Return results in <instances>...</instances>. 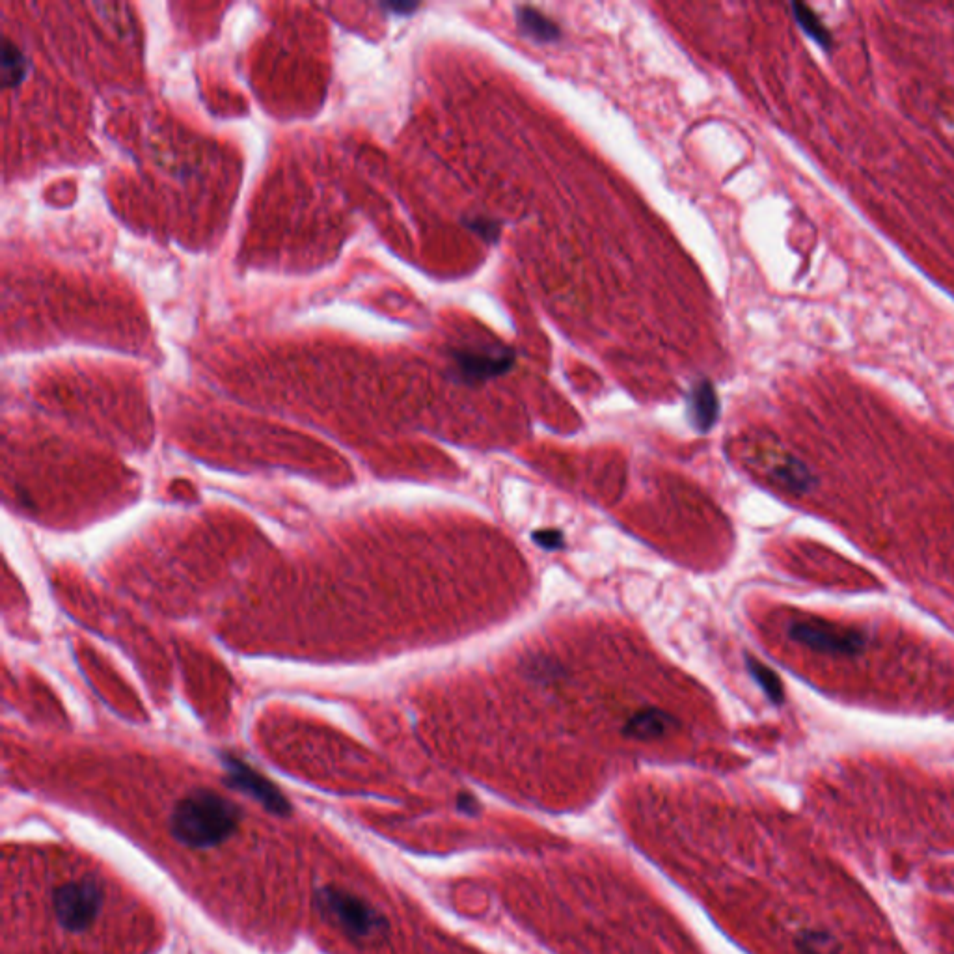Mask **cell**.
Listing matches in <instances>:
<instances>
[{
	"label": "cell",
	"mask_w": 954,
	"mask_h": 954,
	"mask_svg": "<svg viewBox=\"0 0 954 954\" xmlns=\"http://www.w3.org/2000/svg\"><path fill=\"white\" fill-rule=\"evenodd\" d=\"M792 14H794L796 23L802 27V30L811 40L818 43L820 47H824V49H830L832 34H830L828 28L824 27V23L818 19V15L809 6L794 2L792 4Z\"/></svg>",
	"instance_id": "11"
},
{
	"label": "cell",
	"mask_w": 954,
	"mask_h": 954,
	"mask_svg": "<svg viewBox=\"0 0 954 954\" xmlns=\"http://www.w3.org/2000/svg\"><path fill=\"white\" fill-rule=\"evenodd\" d=\"M515 17H517L518 28L533 40L548 43V41L559 40V36H561L558 25L552 19H548L546 15L537 12L535 8L518 6Z\"/></svg>",
	"instance_id": "9"
},
{
	"label": "cell",
	"mask_w": 954,
	"mask_h": 954,
	"mask_svg": "<svg viewBox=\"0 0 954 954\" xmlns=\"http://www.w3.org/2000/svg\"><path fill=\"white\" fill-rule=\"evenodd\" d=\"M796 949L802 954H839L841 945L824 930H804L796 936Z\"/></svg>",
	"instance_id": "12"
},
{
	"label": "cell",
	"mask_w": 954,
	"mask_h": 954,
	"mask_svg": "<svg viewBox=\"0 0 954 954\" xmlns=\"http://www.w3.org/2000/svg\"><path fill=\"white\" fill-rule=\"evenodd\" d=\"M459 809L464 811L466 815H474V813H477V809H479V804H477L472 796L461 794V796H459Z\"/></svg>",
	"instance_id": "16"
},
{
	"label": "cell",
	"mask_w": 954,
	"mask_h": 954,
	"mask_svg": "<svg viewBox=\"0 0 954 954\" xmlns=\"http://www.w3.org/2000/svg\"><path fill=\"white\" fill-rule=\"evenodd\" d=\"M386 8H390V10H394V12L410 14L412 10L418 8V4H414V2H390V4H386Z\"/></svg>",
	"instance_id": "17"
},
{
	"label": "cell",
	"mask_w": 954,
	"mask_h": 954,
	"mask_svg": "<svg viewBox=\"0 0 954 954\" xmlns=\"http://www.w3.org/2000/svg\"><path fill=\"white\" fill-rule=\"evenodd\" d=\"M43 867L28 874L32 882L17 891L14 908L30 914L32 934L45 938V951L58 954H109L123 936L131 910L120 889L96 867L79 859L45 856Z\"/></svg>",
	"instance_id": "1"
},
{
	"label": "cell",
	"mask_w": 954,
	"mask_h": 954,
	"mask_svg": "<svg viewBox=\"0 0 954 954\" xmlns=\"http://www.w3.org/2000/svg\"><path fill=\"white\" fill-rule=\"evenodd\" d=\"M677 727V720L662 710H645L636 714L625 727V735L638 740L662 738Z\"/></svg>",
	"instance_id": "8"
},
{
	"label": "cell",
	"mask_w": 954,
	"mask_h": 954,
	"mask_svg": "<svg viewBox=\"0 0 954 954\" xmlns=\"http://www.w3.org/2000/svg\"><path fill=\"white\" fill-rule=\"evenodd\" d=\"M748 669H750L751 677L763 688L764 694L770 697V701L774 705H781L783 699H785V692H783V684L779 681L776 673L772 669L766 668L761 662L753 660V658H748Z\"/></svg>",
	"instance_id": "13"
},
{
	"label": "cell",
	"mask_w": 954,
	"mask_h": 954,
	"mask_svg": "<svg viewBox=\"0 0 954 954\" xmlns=\"http://www.w3.org/2000/svg\"><path fill=\"white\" fill-rule=\"evenodd\" d=\"M319 912L349 940H375L386 932V921L368 900L338 887H325L317 897Z\"/></svg>",
	"instance_id": "3"
},
{
	"label": "cell",
	"mask_w": 954,
	"mask_h": 954,
	"mask_svg": "<svg viewBox=\"0 0 954 954\" xmlns=\"http://www.w3.org/2000/svg\"><path fill=\"white\" fill-rule=\"evenodd\" d=\"M226 766H228L233 787L250 792L254 798H258L263 804L269 805L271 809H276V811L284 809L282 796L278 794V791L274 789L269 781H265L254 770H250L246 764L237 761V759H232V757H226Z\"/></svg>",
	"instance_id": "6"
},
{
	"label": "cell",
	"mask_w": 954,
	"mask_h": 954,
	"mask_svg": "<svg viewBox=\"0 0 954 954\" xmlns=\"http://www.w3.org/2000/svg\"><path fill=\"white\" fill-rule=\"evenodd\" d=\"M690 412H692V422L701 433H707L716 423L720 414V403H718V396L712 382H697L692 388Z\"/></svg>",
	"instance_id": "7"
},
{
	"label": "cell",
	"mask_w": 954,
	"mask_h": 954,
	"mask_svg": "<svg viewBox=\"0 0 954 954\" xmlns=\"http://www.w3.org/2000/svg\"><path fill=\"white\" fill-rule=\"evenodd\" d=\"M453 362L459 377L466 382H483L505 375L515 366V351L507 347L492 349H455Z\"/></svg>",
	"instance_id": "5"
},
{
	"label": "cell",
	"mask_w": 954,
	"mask_h": 954,
	"mask_svg": "<svg viewBox=\"0 0 954 954\" xmlns=\"http://www.w3.org/2000/svg\"><path fill=\"white\" fill-rule=\"evenodd\" d=\"M166 830L185 850L215 852L241 835L243 815L219 792L196 789L174 805Z\"/></svg>",
	"instance_id": "2"
},
{
	"label": "cell",
	"mask_w": 954,
	"mask_h": 954,
	"mask_svg": "<svg viewBox=\"0 0 954 954\" xmlns=\"http://www.w3.org/2000/svg\"><path fill=\"white\" fill-rule=\"evenodd\" d=\"M535 543L543 548H548V550H554V548H559L563 545V535L561 532H556V530H541V532L535 533L533 535Z\"/></svg>",
	"instance_id": "15"
},
{
	"label": "cell",
	"mask_w": 954,
	"mask_h": 954,
	"mask_svg": "<svg viewBox=\"0 0 954 954\" xmlns=\"http://www.w3.org/2000/svg\"><path fill=\"white\" fill-rule=\"evenodd\" d=\"M27 58L12 41L4 40L0 51V81L4 88H14L27 75Z\"/></svg>",
	"instance_id": "10"
},
{
	"label": "cell",
	"mask_w": 954,
	"mask_h": 954,
	"mask_svg": "<svg viewBox=\"0 0 954 954\" xmlns=\"http://www.w3.org/2000/svg\"><path fill=\"white\" fill-rule=\"evenodd\" d=\"M789 638L811 651L830 656H858L867 645V638L859 630L822 619L792 623Z\"/></svg>",
	"instance_id": "4"
},
{
	"label": "cell",
	"mask_w": 954,
	"mask_h": 954,
	"mask_svg": "<svg viewBox=\"0 0 954 954\" xmlns=\"http://www.w3.org/2000/svg\"><path fill=\"white\" fill-rule=\"evenodd\" d=\"M466 226H468L472 232H476L479 237L487 239V241H496L498 235H500L498 222H492V220L472 219L466 222Z\"/></svg>",
	"instance_id": "14"
}]
</instances>
